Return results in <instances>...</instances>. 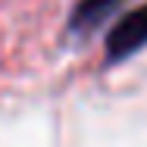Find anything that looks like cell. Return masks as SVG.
I'll list each match as a JSON object with an SVG mask.
<instances>
[{
    "instance_id": "obj_1",
    "label": "cell",
    "mask_w": 147,
    "mask_h": 147,
    "mask_svg": "<svg viewBox=\"0 0 147 147\" xmlns=\"http://www.w3.org/2000/svg\"><path fill=\"white\" fill-rule=\"evenodd\" d=\"M141 47H147V3L125 13L107 34V63L135 57Z\"/></svg>"
},
{
    "instance_id": "obj_2",
    "label": "cell",
    "mask_w": 147,
    "mask_h": 147,
    "mask_svg": "<svg viewBox=\"0 0 147 147\" xmlns=\"http://www.w3.org/2000/svg\"><path fill=\"white\" fill-rule=\"evenodd\" d=\"M122 0H78L69 13V31L72 34H91L97 31L113 13L119 9Z\"/></svg>"
}]
</instances>
